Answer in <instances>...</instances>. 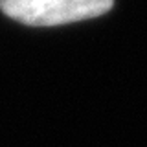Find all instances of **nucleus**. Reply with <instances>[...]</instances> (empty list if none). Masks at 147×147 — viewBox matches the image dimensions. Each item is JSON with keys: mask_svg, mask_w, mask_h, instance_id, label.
Instances as JSON below:
<instances>
[{"mask_svg": "<svg viewBox=\"0 0 147 147\" xmlns=\"http://www.w3.org/2000/svg\"><path fill=\"white\" fill-rule=\"evenodd\" d=\"M114 0H0L4 13L28 26H59L105 15Z\"/></svg>", "mask_w": 147, "mask_h": 147, "instance_id": "1", "label": "nucleus"}]
</instances>
